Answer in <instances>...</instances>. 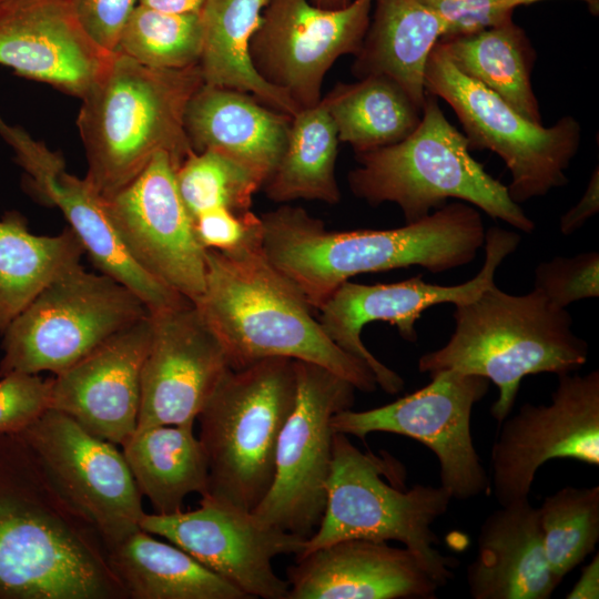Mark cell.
I'll use <instances>...</instances> for the list:
<instances>
[{"label":"cell","mask_w":599,"mask_h":599,"mask_svg":"<svg viewBox=\"0 0 599 599\" xmlns=\"http://www.w3.org/2000/svg\"><path fill=\"white\" fill-rule=\"evenodd\" d=\"M405 473L388 454L362 451L347 435L334 433L327 499L322 520L295 558L346 539L396 540L416 554L445 586L457 561L441 555L432 525L444 516L453 499L441 485L388 484L384 477Z\"/></svg>","instance_id":"obj_8"},{"label":"cell","mask_w":599,"mask_h":599,"mask_svg":"<svg viewBox=\"0 0 599 599\" xmlns=\"http://www.w3.org/2000/svg\"><path fill=\"white\" fill-rule=\"evenodd\" d=\"M534 288L555 306L567 308L571 303L599 296V253L556 256L535 270Z\"/></svg>","instance_id":"obj_37"},{"label":"cell","mask_w":599,"mask_h":599,"mask_svg":"<svg viewBox=\"0 0 599 599\" xmlns=\"http://www.w3.org/2000/svg\"><path fill=\"white\" fill-rule=\"evenodd\" d=\"M567 599H598L599 598V555L586 565L578 581L572 589L567 593Z\"/></svg>","instance_id":"obj_43"},{"label":"cell","mask_w":599,"mask_h":599,"mask_svg":"<svg viewBox=\"0 0 599 599\" xmlns=\"http://www.w3.org/2000/svg\"><path fill=\"white\" fill-rule=\"evenodd\" d=\"M135 484L154 514L182 510L192 493L209 488L207 458L194 425H160L135 429L121 446Z\"/></svg>","instance_id":"obj_29"},{"label":"cell","mask_w":599,"mask_h":599,"mask_svg":"<svg viewBox=\"0 0 599 599\" xmlns=\"http://www.w3.org/2000/svg\"><path fill=\"white\" fill-rule=\"evenodd\" d=\"M295 559L287 599H429L440 588L416 554L387 541L346 539Z\"/></svg>","instance_id":"obj_23"},{"label":"cell","mask_w":599,"mask_h":599,"mask_svg":"<svg viewBox=\"0 0 599 599\" xmlns=\"http://www.w3.org/2000/svg\"><path fill=\"white\" fill-rule=\"evenodd\" d=\"M175 181L192 217L214 207L248 211L263 185L246 167L214 150L190 153L175 169Z\"/></svg>","instance_id":"obj_36"},{"label":"cell","mask_w":599,"mask_h":599,"mask_svg":"<svg viewBox=\"0 0 599 599\" xmlns=\"http://www.w3.org/2000/svg\"><path fill=\"white\" fill-rule=\"evenodd\" d=\"M151 313L52 377L50 408L122 446L135 432Z\"/></svg>","instance_id":"obj_21"},{"label":"cell","mask_w":599,"mask_h":599,"mask_svg":"<svg viewBox=\"0 0 599 599\" xmlns=\"http://www.w3.org/2000/svg\"><path fill=\"white\" fill-rule=\"evenodd\" d=\"M519 242V234L512 231L488 229L483 267L471 280L458 285L429 284L422 275L388 284L365 285L347 281L317 311V321L335 345L372 369L377 386L387 394H396L403 388L404 379L366 348L361 338L364 326L370 322H386L395 326L405 341L416 342L415 323L424 311L437 304L458 305L476 298L495 283L497 268Z\"/></svg>","instance_id":"obj_14"},{"label":"cell","mask_w":599,"mask_h":599,"mask_svg":"<svg viewBox=\"0 0 599 599\" xmlns=\"http://www.w3.org/2000/svg\"><path fill=\"white\" fill-rule=\"evenodd\" d=\"M437 44L459 72L496 93L527 120L542 124L531 83L536 51L514 19L444 37Z\"/></svg>","instance_id":"obj_30"},{"label":"cell","mask_w":599,"mask_h":599,"mask_svg":"<svg viewBox=\"0 0 599 599\" xmlns=\"http://www.w3.org/2000/svg\"><path fill=\"white\" fill-rule=\"evenodd\" d=\"M599 211V166L593 170L587 189L579 202L568 210L559 222V230L564 235H570Z\"/></svg>","instance_id":"obj_42"},{"label":"cell","mask_w":599,"mask_h":599,"mask_svg":"<svg viewBox=\"0 0 599 599\" xmlns=\"http://www.w3.org/2000/svg\"><path fill=\"white\" fill-rule=\"evenodd\" d=\"M81 27L72 0H0V65L82 98L109 57Z\"/></svg>","instance_id":"obj_22"},{"label":"cell","mask_w":599,"mask_h":599,"mask_svg":"<svg viewBox=\"0 0 599 599\" xmlns=\"http://www.w3.org/2000/svg\"><path fill=\"white\" fill-rule=\"evenodd\" d=\"M339 142L355 153L395 144L419 124L423 108L393 79L368 75L336 84L324 98Z\"/></svg>","instance_id":"obj_32"},{"label":"cell","mask_w":599,"mask_h":599,"mask_svg":"<svg viewBox=\"0 0 599 599\" xmlns=\"http://www.w3.org/2000/svg\"><path fill=\"white\" fill-rule=\"evenodd\" d=\"M131 599H247L235 586L177 546L139 529L106 549Z\"/></svg>","instance_id":"obj_28"},{"label":"cell","mask_w":599,"mask_h":599,"mask_svg":"<svg viewBox=\"0 0 599 599\" xmlns=\"http://www.w3.org/2000/svg\"><path fill=\"white\" fill-rule=\"evenodd\" d=\"M205 287L194 303L216 334L232 368L271 357L323 366L370 393L372 369L335 345L314 308L264 256L261 247L237 253L205 250Z\"/></svg>","instance_id":"obj_3"},{"label":"cell","mask_w":599,"mask_h":599,"mask_svg":"<svg viewBox=\"0 0 599 599\" xmlns=\"http://www.w3.org/2000/svg\"><path fill=\"white\" fill-rule=\"evenodd\" d=\"M297 393L295 359L271 357L230 367L196 420L210 495L252 511L274 480L280 434Z\"/></svg>","instance_id":"obj_7"},{"label":"cell","mask_w":599,"mask_h":599,"mask_svg":"<svg viewBox=\"0 0 599 599\" xmlns=\"http://www.w3.org/2000/svg\"><path fill=\"white\" fill-rule=\"evenodd\" d=\"M72 4L89 38L106 53H113L138 0H72Z\"/></svg>","instance_id":"obj_41"},{"label":"cell","mask_w":599,"mask_h":599,"mask_svg":"<svg viewBox=\"0 0 599 599\" xmlns=\"http://www.w3.org/2000/svg\"><path fill=\"white\" fill-rule=\"evenodd\" d=\"M203 83L199 64L158 69L118 51L109 57L77 120L85 179L103 197L134 180L156 153H169L177 167L193 152L184 116Z\"/></svg>","instance_id":"obj_4"},{"label":"cell","mask_w":599,"mask_h":599,"mask_svg":"<svg viewBox=\"0 0 599 599\" xmlns=\"http://www.w3.org/2000/svg\"><path fill=\"white\" fill-rule=\"evenodd\" d=\"M430 377L426 386L387 405L341 410L332 416L331 427L334 433L363 440L370 433L383 432L419 441L439 461L440 485L453 499L467 500L489 488L470 432L473 408L487 394L489 380L454 370Z\"/></svg>","instance_id":"obj_12"},{"label":"cell","mask_w":599,"mask_h":599,"mask_svg":"<svg viewBox=\"0 0 599 599\" xmlns=\"http://www.w3.org/2000/svg\"><path fill=\"white\" fill-rule=\"evenodd\" d=\"M268 0H206L200 11L203 42L199 67L205 84L254 95L265 105L294 116L301 109L255 70L251 40Z\"/></svg>","instance_id":"obj_27"},{"label":"cell","mask_w":599,"mask_h":599,"mask_svg":"<svg viewBox=\"0 0 599 599\" xmlns=\"http://www.w3.org/2000/svg\"><path fill=\"white\" fill-rule=\"evenodd\" d=\"M175 169L172 156L159 152L134 180L104 199L132 261L194 304L205 287V248L180 196Z\"/></svg>","instance_id":"obj_15"},{"label":"cell","mask_w":599,"mask_h":599,"mask_svg":"<svg viewBox=\"0 0 599 599\" xmlns=\"http://www.w3.org/2000/svg\"><path fill=\"white\" fill-rule=\"evenodd\" d=\"M19 434L105 549L141 529L142 495L118 445L52 408Z\"/></svg>","instance_id":"obj_13"},{"label":"cell","mask_w":599,"mask_h":599,"mask_svg":"<svg viewBox=\"0 0 599 599\" xmlns=\"http://www.w3.org/2000/svg\"><path fill=\"white\" fill-rule=\"evenodd\" d=\"M0 138L22 169L24 190L41 203L58 207L99 272L132 290L156 312L189 302L140 268L124 250L106 212L105 199L85 179L67 171L62 155L9 123L0 113Z\"/></svg>","instance_id":"obj_19"},{"label":"cell","mask_w":599,"mask_h":599,"mask_svg":"<svg viewBox=\"0 0 599 599\" xmlns=\"http://www.w3.org/2000/svg\"><path fill=\"white\" fill-rule=\"evenodd\" d=\"M313 4L325 9H341L348 6L353 0H309Z\"/></svg>","instance_id":"obj_45"},{"label":"cell","mask_w":599,"mask_h":599,"mask_svg":"<svg viewBox=\"0 0 599 599\" xmlns=\"http://www.w3.org/2000/svg\"><path fill=\"white\" fill-rule=\"evenodd\" d=\"M200 507L170 515L144 514L141 529L177 546L248 598L287 599L288 582L272 560L300 554L306 538L258 521L210 495Z\"/></svg>","instance_id":"obj_18"},{"label":"cell","mask_w":599,"mask_h":599,"mask_svg":"<svg viewBox=\"0 0 599 599\" xmlns=\"http://www.w3.org/2000/svg\"><path fill=\"white\" fill-rule=\"evenodd\" d=\"M52 377L13 373L0 377V433L19 434L50 408Z\"/></svg>","instance_id":"obj_39"},{"label":"cell","mask_w":599,"mask_h":599,"mask_svg":"<svg viewBox=\"0 0 599 599\" xmlns=\"http://www.w3.org/2000/svg\"><path fill=\"white\" fill-rule=\"evenodd\" d=\"M261 220L264 256L314 311L351 277L410 266L443 273L470 263L485 242L480 213L461 201L388 230L328 231L303 207L287 204Z\"/></svg>","instance_id":"obj_2"},{"label":"cell","mask_w":599,"mask_h":599,"mask_svg":"<svg viewBox=\"0 0 599 599\" xmlns=\"http://www.w3.org/2000/svg\"><path fill=\"white\" fill-rule=\"evenodd\" d=\"M560 581L547 561L539 510L528 498L487 516L467 567L474 599H548Z\"/></svg>","instance_id":"obj_24"},{"label":"cell","mask_w":599,"mask_h":599,"mask_svg":"<svg viewBox=\"0 0 599 599\" xmlns=\"http://www.w3.org/2000/svg\"><path fill=\"white\" fill-rule=\"evenodd\" d=\"M444 31L441 18L423 0H373L352 73L357 79L388 77L423 108L426 63Z\"/></svg>","instance_id":"obj_26"},{"label":"cell","mask_w":599,"mask_h":599,"mask_svg":"<svg viewBox=\"0 0 599 599\" xmlns=\"http://www.w3.org/2000/svg\"><path fill=\"white\" fill-rule=\"evenodd\" d=\"M455 329L439 349L418 361L420 373L454 370L478 375L498 387L491 406L500 424L508 417L525 376L569 374L588 359V344L572 331L566 308L537 290L511 295L494 283L476 298L455 305Z\"/></svg>","instance_id":"obj_5"},{"label":"cell","mask_w":599,"mask_h":599,"mask_svg":"<svg viewBox=\"0 0 599 599\" xmlns=\"http://www.w3.org/2000/svg\"><path fill=\"white\" fill-rule=\"evenodd\" d=\"M202 42L200 12L170 13L136 4L115 51L151 68L184 69L199 64Z\"/></svg>","instance_id":"obj_34"},{"label":"cell","mask_w":599,"mask_h":599,"mask_svg":"<svg viewBox=\"0 0 599 599\" xmlns=\"http://www.w3.org/2000/svg\"><path fill=\"white\" fill-rule=\"evenodd\" d=\"M444 21L441 38L475 32L514 19L512 0H423Z\"/></svg>","instance_id":"obj_40"},{"label":"cell","mask_w":599,"mask_h":599,"mask_svg":"<svg viewBox=\"0 0 599 599\" xmlns=\"http://www.w3.org/2000/svg\"><path fill=\"white\" fill-rule=\"evenodd\" d=\"M464 133L446 118L438 98L426 93L422 120L404 140L355 153L349 172L352 193L372 206L397 204L413 223L438 210L448 199L471 204L494 220L526 233L535 222L514 202L508 189L470 155Z\"/></svg>","instance_id":"obj_6"},{"label":"cell","mask_w":599,"mask_h":599,"mask_svg":"<svg viewBox=\"0 0 599 599\" xmlns=\"http://www.w3.org/2000/svg\"><path fill=\"white\" fill-rule=\"evenodd\" d=\"M373 0L325 9L309 0H268L250 54L257 73L302 110L322 99L327 71L342 55L358 53Z\"/></svg>","instance_id":"obj_16"},{"label":"cell","mask_w":599,"mask_h":599,"mask_svg":"<svg viewBox=\"0 0 599 599\" xmlns=\"http://www.w3.org/2000/svg\"><path fill=\"white\" fill-rule=\"evenodd\" d=\"M84 250L70 227L37 235L16 211L0 219V333L54 278L81 264Z\"/></svg>","instance_id":"obj_31"},{"label":"cell","mask_w":599,"mask_h":599,"mask_svg":"<svg viewBox=\"0 0 599 599\" xmlns=\"http://www.w3.org/2000/svg\"><path fill=\"white\" fill-rule=\"evenodd\" d=\"M557 376L549 404L527 403L500 423L491 450L500 506L528 498L537 470L550 459L599 465V372Z\"/></svg>","instance_id":"obj_17"},{"label":"cell","mask_w":599,"mask_h":599,"mask_svg":"<svg viewBox=\"0 0 599 599\" xmlns=\"http://www.w3.org/2000/svg\"><path fill=\"white\" fill-rule=\"evenodd\" d=\"M291 121L252 94L203 83L187 103L184 126L194 152L217 151L264 184L284 152Z\"/></svg>","instance_id":"obj_25"},{"label":"cell","mask_w":599,"mask_h":599,"mask_svg":"<svg viewBox=\"0 0 599 599\" xmlns=\"http://www.w3.org/2000/svg\"><path fill=\"white\" fill-rule=\"evenodd\" d=\"M150 313L123 283L79 264L45 286L1 333L0 377L55 375Z\"/></svg>","instance_id":"obj_9"},{"label":"cell","mask_w":599,"mask_h":599,"mask_svg":"<svg viewBox=\"0 0 599 599\" xmlns=\"http://www.w3.org/2000/svg\"><path fill=\"white\" fill-rule=\"evenodd\" d=\"M206 0H138V4L170 13H199Z\"/></svg>","instance_id":"obj_44"},{"label":"cell","mask_w":599,"mask_h":599,"mask_svg":"<svg viewBox=\"0 0 599 599\" xmlns=\"http://www.w3.org/2000/svg\"><path fill=\"white\" fill-rule=\"evenodd\" d=\"M338 135L323 99L292 116L284 152L263 184L276 203L298 199L336 204L341 200L335 169Z\"/></svg>","instance_id":"obj_33"},{"label":"cell","mask_w":599,"mask_h":599,"mask_svg":"<svg viewBox=\"0 0 599 599\" xmlns=\"http://www.w3.org/2000/svg\"><path fill=\"white\" fill-rule=\"evenodd\" d=\"M151 322L136 429L194 425L231 367L225 348L191 302L152 312Z\"/></svg>","instance_id":"obj_20"},{"label":"cell","mask_w":599,"mask_h":599,"mask_svg":"<svg viewBox=\"0 0 599 599\" xmlns=\"http://www.w3.org/2000/svg\"><path fill=\"white\" fill-rule=\"evenodd\" d=\"M193 224L197 241L205 250L237 253L262 246V220L251 210L236 213L214 207L195 215Z\"/></svg>","instance_id":"obj_38"},{"label":"cell","mask_w":599,"mask_h":599,"mask_svg":"<svg viewBox=\"0 0 599 599\" xmlns=\"http://www.w3.org/2000/svg\"><path fill=\"white\" fill-rule=\"evenodd\" d=\"M297 393L280 434L271 489L251 512L261 522L309 537L327 499L333 458L331 418L352 408L356 388L314 363L296 361Z\"/></svg>","instance_id":"obj_11"},{"label":"cell","mask_w":599,"mask_h":599,"mask_svg":"<svg viewBox=\"0 0 599 599\" xmlns=\"http://www.w3.org/2000/svg\"><path fill=\"white\" fill-rule=\"evenodd\" d=\"M538 510L547 561L561 580L599 541V486H566Z\"/></svg>","instance_id":"obj_35"},{"label":"cell","mask_w":599,"mask_h":599,"mask_svg":"<svg viewBox=\"0 0 599 599\" xmlns=\"http://www.w3.org/2000/svg\"><path fill=\"white\" fill-rule=\"evenodd\" d=\"M106 549L20 434L0 433V599H125Z\"/></svg>","instance_id":"obj_1"},{"label":"cell","mask_w":599,"mask_h":599,"mask_svg":"<svg viewBox=\"0 0 599 599\" xmlns=\"http://www.w3.org/2000/svg\"><path fill=\"white\" fill-rule=\"evenodd\" d=\"M426 93L455 111L469 149L490 150L511 174L508 193L517 204L567 184L566 170L578 152L579 122L569 115L551 126L531 122L496 93L459 72L436 43L430 52Z\"/></svg>","instance_id":"obj_10"}]
</instances>
